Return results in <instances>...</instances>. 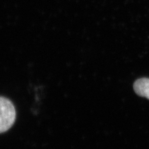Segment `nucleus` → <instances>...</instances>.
<instances>
[{
  "mask_svg": "<svg viewBox=\"0 0 149 149\" xmlns=\"http://www.w3.org/2000/svg\"><path fill=\"white\" fill-rule=\"evenodd\" d=\"M16 119V110L11 101L0 97V134L10 129Z\"/></svg>",
  "mask_w": 149,
  "mask_h": 149,
  "instance_id": "obj_1",
  "label": "nucleus"
},
{
  "mask_svg": "<svg viewBox=\"0 0 149 149\" xmlns=\"http://www.w3.org/2000/svg\"><path fill=\"white\" fill-rule=\"evenodd\" d=\"M134 89L137 94L149 100V78H140L134 84Z\"/></svg>",
  "mask_w": 149,
  "mask_h": 149,
  "instance_id": "obj_2",
  "label": "nucleus"
}]
</instances>
